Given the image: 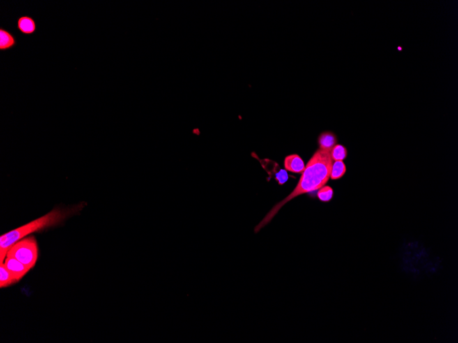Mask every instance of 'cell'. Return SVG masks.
I'll use <instances>...</instances> for the list:
<instances>
[{"label": "cell", "mask_w": 458, "mask_h": 343, "mask_svg": "<svg viewBox=\"0 0 458 343\" xmlns=\"http://www.w3.org/2000/svg\"><path fill=\"white\" fill-rule=\"evenodd\" d=\"M346 165L342 161H335L332 165L330 178L332 180L340 179L346 173Z\"/></svg>", "instance_id": "cell-11"}, {"label": "cell", "mask_w": 458, "mask_h": 343, "mask_svg": "<svg viewBox=\"0 0 458 343\" xmlns=\"http://www.w3.org/2000/svg\"><path fill=\"white\" fill-rule=\"evenodd\" d=\"M17 45V39L13 34L6 29L0 28V50L11 49Z\"/></svg>", "instance_id": "cell-9"}, {"label": "cell", "mask_w": 458, "mask_h": 343, "mask_svg": "<svg viewBox=\"0 0 458 343\" xmlns=\"http://www.w3.org/2000/svg\"><path fill=\"white\" fill-rule=\"evenodd\" d=\"M264 160L266 161V162H266V164L261 162V164H263V168L268 171V173L270 176L273 177V178L277 180V183H278L279 185H284L288 180V175L286 171L280 169L279 166H278V164L277 163L275 164V166H273L274 162H272L271 160Z\"/></svg>", "instance_id": "cell-5"}, {"label": "cell", "mask_w": 458, "mask_h": 343, "mask_svg": "<svg viewBox=\"0 0 458 343\" xmlns=\"http://www.w3.org/2000/svg\"><path fill=\"white\" fill-rule=\"evenodd\" d=\"M38 251L35 236H28L14 244L7 252L6 256L15 258L31 270L38 259Z\"/></svg>", "instance_id": "cell-3"}, {"label": "cell", "mask_w": 458, "mask_h": 343, "mask_svg": "<svg viewBox=\"0 0 458 343\" xmlns=\"http://www.w3.org/2000/svg\"><path fill=\"white\" fill-rule=\"evenodd\" d=\"M337 137L333 132L327 131L323 132L318 137V142L320 149L327 152H332V149L337 145Z\"/></svg>", "instance_id": "cell-8"}, {"label": "cell", "mask_w": 458, "mask_h": 343, "mask_svg": "<svg viewBox=\"0 0 458 343\" xmlns=\"http://www.w3.org/2000/svg\"><path fill=\"white\" fill-rule=\"evenodd\" d=\"M17 282V281L7 269L4 264L0 263V287L1 289L6 288Z\"/></svg>", "instance_id": "cell-10"}, {"label": "cell", "mask_w": 458, "mask_h": 343, "mask_svg": "<svg viewBox=\"0 0 458 343\" xmlns=\"http://www.w3.org/2000/svg\"><path fill=\"white\" fill-rule=\"evenodd\" d=\"M333 163V159L330 152L320 149L315 152L302 171L299 182L293 192L273 207L264 219L256 226L254 231L259 232L260 229L268 225L281 208L293 198L316 191L324 187L330 180Z\"/></svg>", "instance_id": "cell-1"}, {"label": "cell", "mask_w": 458, "mask_h": 343, "mask_svg": "<svg viewBox=\"0 0 458 343\" xmlns=\"http://www.w3.org/2000/svg\"><path fill=\"white\" fill-rule=\"evenodd\" d=\"M84 205L80 204L69 208H54L43 217L37 219L26 225L21 226L0 237V263H3L10 247L19 240L34 232L43 231L47 228L59 225L70 216L75 215L83 209Z\"/></svg>", "instance_id": "cell-2"}, {"label": "cell", "mask_w": 458, "mask_h": 343, "mask_svg": "<svg viewBox=\"0 0 458 343\" xmlns=\"http://www.w3.org/2000/svg\"><path fill=\"white\" fill-rule=\"evenodd\" d=\"M5 267L9 270L12 276L15 277L17 282H19L31 270L28 267L23 264L15 258L6 256L4 261Z\"/></svg>", "instance_id": "cell-4"}, {"label": "cell", "mask_w": 458, "mask_h": 343, "mask_svg": "<svg viewBox=\"0 0 458 343\" xmlns=\"http://www.w3.org/2000/svg\"><path fill=\"white\" fill-rule=\"evenodd\" d=\"M333 160L342 161L347 157V150L342 145H336L330 152Z\"/></svg>", "instance_id": "cell-12"}, {"label": "cell", "mask_w": 458, "mask_h": 343, "mask_svg": "<svg viewBox=\"0 0 458 343\" xmlns=\"http://www.w3.org/2000/svg\"><path fill=\"white\" fill-rule=\"evenodd\" d=\"M333 197V191L332 187L324 186L319 189L318 192V197L323 202H328L332 200Z\"/></svg>", "instance_id": "cell-13"}, {"label": "cell", "mask_w": 458, "mask_h": 343, "mask_svg": "<svg viewBox=\"0 0 458 343\" xmlns=\"http://www.w3.org/2000/svg\"><path fill=\"white\" fill-rule=\"evenodd\" d=\"M284 165L286 170L297 173H302L305 168L303 160L297 154L290 155L286 157Z\"/></svg>", "instance_id": "cell-7"}, {"label": "cell", "mask_w": 458, "mask_h": 343, "mask_svg": "<svg viewBox=\"0 0 458 343\" xmlns=\"http://www.w3.org/2000/svg\"><path fill=\"white\" fill-rule=\"evenodd\" d=\"M17 28L18 31L24 35H33L37 31L36 22L30 16H20L17 18Z\"/></svg>", "instance_id": "cell-6"}]
</instances>
